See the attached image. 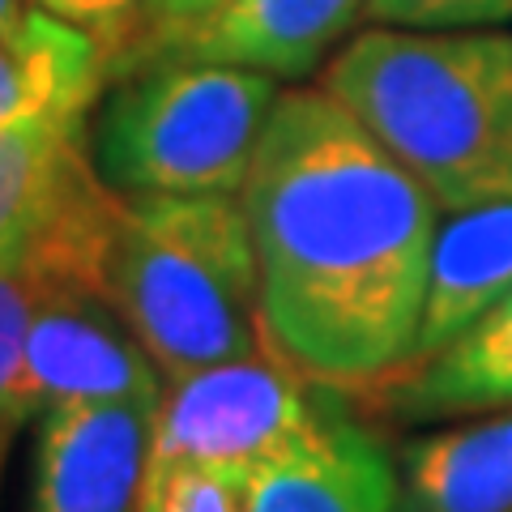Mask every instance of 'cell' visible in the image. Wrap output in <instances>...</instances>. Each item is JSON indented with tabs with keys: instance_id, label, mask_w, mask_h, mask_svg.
<instances>
[{
	"instance_id": "obj_4",
	"label": "cell",
	"mask_w": 512,
	"mask_h": 512,
	"mask_svg": "<svg viewBox=\"0 0 512 512\" xmlns=\"http://www.w3.org/2000/svg\"><path fill=\"white\" fill-rule=\"evenodd\" d=\"M274 77L205 60H150L107 94L90 137L116 192H235L274 111Z\"/></svg>"
},
{
	"instance_id": "obj_3",
	"label": "cell",
	"mask_w": 512,
	"mask_h": 512,
	"mask_svg": "<svg viewBox=\"0 0 512 512\" xmlns=\"http://www.w3.org/2000/svg\"><path fill=\"white\" fill-rule=\"evenodd\" d=\"M103 295L163 384L269 346L248 214L231 192H120Z\"/></svg>"
},
{
	"instance_id": "obj_12",
	"label": "cell",
	"mask_w": 512,
	"mask_h": 512,
	"mask_svg": "<svg viewBox=\"0 0 512 512\" xmlns=\"http://www.w3.org/2000/svg\"><path fill=\"white\" fill-rule=\"evenodd\" d=\"M512 291V197L474 205L453 214L448 227L436 231L427 269V299L414 355L419 363L470 329L487 308H495Z\"/></svg>"
},
{
	"instance_id": "obj_7",
	"label": "cell",
	"mask_w": 512,
	"mask_h": 512,
	"mask_svg": "<svg viewBox=\"0 0 512 512\" xmlns=\"http://www.w3.org/2000/svg\"><path fill=\"white\" fill-rule=\"evenodd\" d=\"M26 376L39 414L56 406H158L163 397V372L116 303L64 282H39L26 329Z\"/></svg>"
},
{
	"instance_id": "obj_8",
	"label": "cell",
	"mask_w": 512,
	"mask_h": 512,
	"mask_svg": "<svg viewBox=\"0 0 512 512\" xmlns=\"http://www.w3.org/2000/svg\"><path fill=\"white\" fill-rule=\"evenodd\" d=\"M363 13V0H218L197 18L141 39L116 73L150 60H205L269 77H303Z\"/></svg>"
},
{
	"instance_id": "obj_13",
	"label": "cell",
	"mask_w": 512,
	"mask_h": 512,
	"mask_svg": "<svg viewBox=\"0 0 512 512\" xmlns=\"http://www.w3.org/2000/svg\"><path fill=\"white\" fill-rule=\"evenodd\" d=\"M111 64L90 30L26 9L13 30H0V128L90 111Z\"/></svg>"
},
{
	"instance_id": "obj_2",
	"label": "cell",
	"mask_w": 512,
	"mask_h": 512,
	"mask_svg": "<svg viewBox=\"0 0 512 512\" xmlns=\"http://www.w3.org/2000/svg\"><path fill=\"white\" fill-rule=\"evenodd\" d=\"M325 86L448 214L512 197V39L376 26Z\"/></svg>"
},
{
	"instance_id": "obj_6",
	"label": "cell",
	"mask_w": 512,
	"mask_h": 512,
	"mask_svg": "<svg viewBox=\"0 0 512 512\" xmlns=\"http://www.w3.org/2000/svg\"><path fill=\"white\" fill-rule=\"evenodd\" d=\"M320 384L291 372L274 350L167 380L150 427L146 466L261 470L316 410Z\"/></svg>"
},
{
	"instance_id": "obj_17",
	"label": "cell",
	"mask_w": 512,
	"mask_h": 512,
	"mask_svg": "<svg viewBox=\"0 0 512 512\" xmlns=\"http://www.w3.org/2000/svg\"><path fill=\"white\" fill-rule=\"evenodd\" d=\"M363 18L406 30H461L512 22V0H363Z\"/></svg>"
},
{
	"instance_id": "obj_14",
	"label": "cell",
	"mask_w": 512,
	"mask_h": 512,
	"mask_svg": "<svg viewBox=\"0 0 512 512\" xmlns=\"http://www.w3.org/2000/svg\"><path fill=\"white\" fill-rule=\"evenodd\" d=\"M397 512H512V406L410 440L397 457Z\"/></svg>"
},
{
	"instance_id": "obj_19",
	"label": "cell",
	"mask_w": 512,
	"mask_h": 512,
	"mask_svg": "<svg viewBox=\"0 0 512 512\" xmlns=\"http://www.w3.org/2000/svg\"><path fill=\"white\" fill-rule=\"evenodd\" d=\"M210 5H218V0H150L146 5V18H141V26H146V35H137L133 39V47L141 43V39H150V35H158V30H171V26H180V22H188V18H197V13H205ZM133 47H128V52H133ZM124 52V56H128ZM120 56V60H124ZM116 60V64H120ZM116 73V69H111Z\"/></svg>"
},
{
	"instance_id": "obj_9",
	"label": "cell",
	"mask_w": 512,
	"mask_h": 512,
	"mask_svg": "<svg viewBox=\"0 0 512 512\" xmlns=\"http://www.w3.org/2000/svg\"><path fill=\"white\" fill-rule=\"evenodd\" d=\"M244 512H397V461L338 389H320L308 427L256 470Z\"/></svg>"
},
{
	"instance_id": "obj_5",
	"label": "cell",
	"mask_w": 512,
	"mask_h": 512,
	"mask_svg": "<svg viewBox=\"0 0 512 512\" xmlns=\"http://www.w3.org/2000/svg\"><path fill=\"white\" fill-rule=\"evenodd\" d=\"M120 192L86 146V111L0 128V265L103 295Z\"/></svg>"
},
{
	"instance_id": "obj_11",
	"label": "cell",
	"mask_w": 512,
	"mask_h": 512,
	"mask_svg": "<svg viewBox=\"0 0 512 512\" xmlns=\"http://www.w3.org/2000/svg\"><path fill=\"white\" fill-rule=\"evenodd\" d=\"M380 406L402 423H440L512 406V291L436 355L380 380Z\"/></svg>"
},
{
	"instance_id": "obj_15",
	"label": "cell",
	"mask_w": 512,
	"mask_h": 512,
	"mask_svg": "<svg viewBox=\"0 0 512 512\" xmlns=\"http://www.w3.org/2000/svg\"><path fill=\"white\" fill-rule=\"evenodd\" d=\"M39 282L22 265H0V466L9 457L13 436L30 414H39L26 376V329L35 312Z\"/></svg>"
},
{
	"instance_id": "obj_1",
	"label": "cell",
	"mask_w": 512,
	"mask_h": 512,
	"mask_svg": "<svg viewBox=\"0 0 512 512\" xmlns=\"http://www.w3.org/2000/svg\"><path fill=\"white\" fill-rule=\"evenodd\" d=\"M239 201L265 342L291 372L372 393L406 367L440 205L325 86L274 99Z\"/></svg>"
},
{
	"instance_id": "obj_20",
	"label": "cell",
	"mask_w": 512,
	"mask_h": 512,
	"mask_svg": "<svg viewBox=\"0 0 512 512\" xmlns=\"http://www.w3.org/2000/svg\"><path fill=\"white\" fill-rule=\"evenodd\" d=\"M26 18V5L22 0H0V30H13Z\"/></svg>"
},
{
	"instance_id": "obj_18",
	"label": "cell",
	"mask_w": 512,
	"mask_h": 512,
	"mask_svg": "<svg viewBox=\"0 0 512 512\" xmlns=\"http://www.w3.org/2000/svg\"><path fill=\"white\" fill-rule=\"evenodd\" d=\"M146 5L150 0H60L52 13L64 22L90 30V35L103 43L107 64L116 69V60L128 52V43L137 39V26H141V18H146Z\"/></svg>"
},
{
	"instance_id": "obj_10",
	"label": "cell",
	"mask_w": 512,
	"mask_h": 512,
	"mask_svg": "<svg viewBox=\"0 0 512 512\" xmlns=\"http://www.w3.org/2000/svg\"><path fill=\"white\" fill-rule=\"evenodd\" d=\"M158 406L43 410L30 512H137Z\"/></svg>"
},
{
	"instance_id": "obj_16",
	"label": "cell",
	"mask_w": 512,
	"mask_h": 512,
	"mask_svg": "<svg viewBox=\"0 0 512 512\" xmlns=\"http://www.w3.org/2000/svg\"><path fill=\"white\" fill-rule=\"evenodd\" d=\"M256 470L146 466L137 512H244Z\"/></svg>"
}]
</instances>
